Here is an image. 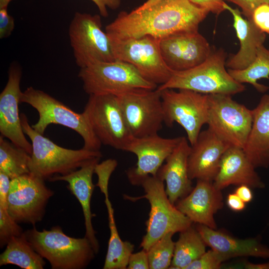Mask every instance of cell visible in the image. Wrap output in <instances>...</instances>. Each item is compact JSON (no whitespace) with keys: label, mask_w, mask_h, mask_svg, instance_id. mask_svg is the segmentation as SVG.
Here are the masks:
<instances>
[{"label":"cell","mask_w":269,"mask_h":269,"mask_svg":"<svg viewBox=\"0 0 269 269\" xmlns=\"http://www.w3.org/2000/svg\"><path fill=\"white\" fill-rule=\"evenodd\" d=\"M83 113L102 144L126 150L134 136L116 95H90Z\"/></svg>","instance_id":"30bf717a"},{"label":"cell","mask_w":269,"mask_h":269,"mask_svg":"<svg viewBox=\"0 0 269 269\" xmlns=\"http://www.w3.org/2000/svg\"><path fill=\"white\" fill-rule=\"evenodd\" d=\"M14 25V18L8 13L7 8H0V38L9 36Z\"/></svg>","instance_id":"e575fe53"},{"label":"cell","mask_w":269,"mask_h":269,"mask_svg":"<svg viewBox=\"0 0 269 269\" xmlns=\"http://www.w3.org/2000/svg\"><path fill=\"white\" fill-rule=\"evenodd\" d=\"M191 145L188 139H182L166 158V163L158 170L156 176L166 182L165 191L170 202L174 204L187 196L193 189L189 177L188 159Z\"/></svg>","instance_id":"44dd1931"},{"label":"cell","mask_w":269,"mask_h":269,"mask_svg":"<svg viewBox=\"0 0 269 269\" xmlns=\"http://www.w3.org/2000/svg\"><path fill=\"white\" fill-rule=\"evenodd\" d=\"M169 232L155 242L147 251L150 269H166L171 266L175 242Z\"/></svg>","instance_id":"4dcf8cb0"},{"label":"cell","mask_w":269,"mask_h":269,"mask_svg":"<svg viewBox=\"0 0 269 269\" xmlns=\"http://www.w3.org/2000/svg\"><path fill=\"white\" fill-rule=\"evenodd\" d=\"M44 181L31 173L11 179L7 209L18 224L34 226L43 218L47 203L54 194Z\"/></svg>","instance_id":"5bb4252c"},{"label":"cell","mask_w":269,"mask_h":269,"mask_svg":"<svg viewBox=\"0 0 269 269\" xmlns=\"http://www.w3.org/2000/svg\"><path fill=\"white\" fill-rule=\"evenodd\" d=\"M209 13L188 0H162L144 9L121 12L106 26L105 31L113 39L145 36L160 39L198 31L200 23Z\"/></svg>","instance_id":"6da1fadb"},{"label":"cell","mask_w":269,"mask_h":269,"mask_svg":"<svg viewBox=\"0 0 269 269\" xmlns=\"http://www.w3.org/2000/svg\"><path fill=\"white\" fill-rule=\"evenodd\" d=\"M12 0H0V8H7Z\"/></svg>","instance_id":"ee69618b"},{"label":"cell","mask_w":269,"mask_h":269,"mask_svg":"<svg viewBox=\"0 0 269 269\" xmlns=\"http://www.w3.org/2000/svg\"><path fill=\"white\" fill-rule=\"evenodd\" d=\"M102 193L105 196V202L108 210L110 231L108 250L103 269H126L134 246L128 241L121 240L116 225L114 209L109 198L108 189L103 190Z\"/></svg>","instance_id":"484cf974"},{"label":"cell","mask_w":269,"mask_h":269,"mask_svg":"<svg viewBox=\"0 0 269 269\" xmlns=\"http://www.w3.org/2000/svg\"><path fill=\"white\" fill-rule=\"evenodd\" d=\"M228 206L232 210L239 212L243 210L246 206L245 203L235 193H230L227 199Z\"/></svg>","instance_id":"ab89813d"},{"label":"cell","mask_w":269,"mask_h":269,"mask_svg":"<svg viewBox=\"0 0 269 269\" xmlns=\"http://www.w3.org/2000/svg\"><path fill=\"white\" fill-rule=\"evenodd\" d=\"M226 54L223 50L212 51L200 64L188 70L173 71L169 80L157 89H187L203 94L233 95L245 90L226 69Z\"/></svg>","instance_id":"277c9868"},{"label":"cell","mask_w":269,"mask_h":269,"mask_svg":"<svg viewBox=\"0 0 269 269\" xmlns=\"http://www.w3.org/2000/svg\"><path fill=\"white\" fill-rule=\"evenodd\" d=\"M68 35L75 62L80 68L116 60L99 15L76 12L69 26Z\"/></svg>","instance_id":"ba28073f"},{"label":"cell","mask_w":269,"mask_h":269,"mask_svg":"<svg viewBox=\"0 0 269 269\" xmlns=\"http://www.w3.org/2000/svg\"><path fill=\"white\" fill-rule=\"evenodd\" d=\"M128 269H148L149 265L147 252L142 249L140 252L132 253L129 260Z\"/></svg>","instance_id":"8d00e7d4"},{"label":"cell","mask_w":269,"mask_h":269,"mask_svg":"<svg viewBox=\"0 0 269 269\" xmlns=\"http://www.w3.org/2000/svg\"><path fill=\"white\" fill-rule=\"evenodd\" d=\"M31 154L0 136V171L10 179L30 173Z\"/></svg>","instance_id":"f1b7e54d"},{"label":"cell","mask_w":269,"mask_h":269,"mask_svg":"<svg viewBox=\"0 0 269 269\" xmlns=\"http://www.w3.org/2000/svg\"><path fill=\"white\" fill-rule=\"evenodd\" d=\"M230 146L209 128L200 132L195 142L191 145L188 157L190 179L213 182L218 172L222 157Z\"/></svg>","instance_id":"ac0fdd59"},{"label":"cell","mask_w":269,"mask_h":269,"mask_svg":"<svg viewBox=\"0 0 269 269\" xmlns=\"http://www.w3.org/2000/svg\"><path fill=\"white\" fill-rule=\"evenodd\" d=\"M238 5L242 9L243 14L246 18L252 20L255 9L259 5L268 3L269 0H226Z\"/></svg>","instance_id":"d590c367"},{"label":"cell","mask_w":269,"mask_h":269,"mask_svg":"<svg viewBox=\"0 0 269 269\" xmlns=\"http://www.w3.org/2000/svg\"><path fill=\"white\" fill-rule=\"evenodd\" d=\"M255 169L243 148L230 146L222 157L213 183L221 190L230 185L245 184L251 188H263L265 185Z\"/></svg>","instance_id":"7402d4cb"},{"label":"cell","mask_w":269,"mask_h":269,"mask_svg":"<svg viewBox=\"0 0 269 269\" xmlns=\"http://www.w3.org/2000/svg\"><path fill=\"white\" fill-rule=\"evenodd\" d=\"M116 96L134 137L158 134L164 123L160 91L157 89L136 90Z\"/></svg>","instance_id":"4fadbf2b"},{"label":"cell","mask_w":269,"mask_h":269,"mask_svg":"<svg viewBox=\"0 0 269 269\" xmlns=\"http://www.w3.org/2000/svg\"><path fill=\"white\" fill-rule=\"evenodd\" d=\"M97 6L100 14L107 17L108 15V8L116 9L121 4V0H91Z\"/></svg>","instance_id":"f35d334b"},{"label":"cell","mask_w":269,"mask_h":269,"mask_svg":"<svg viewBox=\"0 0 269 269\" xmlns=\"http://www.w3.org/2000/svg\"><path fill=\"white\" fill-rule=\"evenodd\" d=\"M231 96L208 95L207 124L230 146L244 148L252 128L253 111L233 100Z\"/></svg>","instance_id":"9c48e42d"},{"label":"cell","mask_w":269,"mask_h":269,"mask_svg":"<svg viewBox=\"0 0 269 269\" xmlns=\"http://www.w3.org/2000/svg\"><path fill=\"white\" fill-rule=\"evenodd\" d=\"M20 118L23 132L31 141L30 173L44 180L57 174H68L91 160L102 156L100 151L84 148L75 150L59 146L36 131L25 114H20Z\"/></svg>","instance_id":"7a4b0ae2"},{"label":"cell","mask_w":269,"mask_h":269,"mask_svg":"<svg viewBox=\"0 0 269 269\" xmlns=\"http://www.w3.org/2000/svg\"><path fill=\"white\" fill-rule=\"evenodd\" d=\"M14 265L23 269H43L44 258L37 253L24 237H13L0 255V266Z\"/></svg>","instance_id":"4316f807"},{"label":"cell","mask_w":269,"mask_h":269,"mask_svg":"<svg viewBox=\"0 0 269 269\" xmlns=\"http://www.w3.org/2000/svg\"><path fill=\"white\" fill-rule=\"evenodd\" d=\"M78 77L89 95L117 96L136 90H154L158 86L143 78L132 64L117 60L97 62L80 68Z\"/></svg>","instance_id":"52a82bcc"},{"label":"cell","mask_w":269,"mask_h":269,"mask_svg":"<svg viewBox=\"0 0 269 269\" xmlns=\"http://www.w3.org/2000/svg\"><path fill=\"white\" fill-rule=\"evenodd\" d=\"M8 74L7 83L0 94V135L31 154L32 144L26 138L19 114V104L22 93L20 89L21 67L13 62Z\"/></svg>","instance_id":"2e32d148"},{"label":"cell","mask_w":269,"mask_h":269,"mask_svg":"<svg viewBox=\"0 0 269 269\" xmlns=\"http://www.w3.org/2000/svg\"><path fill=\"white\" fill-rule=\"evenodd\" d=\"M110 40L115 60L132 64L147 80L159 86L171 78L173 70L167 66L162 58L159 39L145 36Z\"/></svg>","instance_id":"7c38bea8"},{"label":"cell","mask_w":269,"mask_h":269,"mask_svg":"<svg viewBox=\"0 0 269 269\" xmlns=\"http://www.w3.org/2000/svg\"><path fill=\"white\" fill-rule=\"evenodd\" d=\"M164 181L157 176H148L140 184L145 194L139 197L126 195V199L135 201L147 199L150 205L149 218L146 222V233L140 247L147 251L159 239L168 233L183 231L193 222L169 201Z\"/></svg>","instance_id":"5b68a950"},{"label":"cell","mask_w":269,"mask_h":269,"mask_svg":"<svg viewBox=\"0 0 269 269\" xmlns=\"http://www.w3.org/2000/svg\"><path fill=\"white\" fill-rule=\"evenodd\" d=\"M23 235L34 250L49 262L52 269H85L96 255L86 237H70L59 226L41 231L34 226Z\"/></svg>","instance_id":"3957f363"},{"label":"cell","mask_w":269,"mask_h":269,"mask_svg":"<svg viewBox=\"0 0 269 269\" xmlns=\"http://www.w3.org/2000/svg\"><path fill=\"white\" fill-rule=\"evenodd\" d=\"M228 260L226 257L211 249L191 263L186 269H218Z\"/></svg>","instance_id":"d6a6232c"},{"label":"cell","mask_w":269,"mask_h":269,"mask_svg":"<svg viewBox=\"0 0 269 269\" xmlns=\"http://www.w3.org/2000/svg\"><path fill=\"white\" fill-rule=\"evenodd\" d=\"M235 193L246 203L251 202L253 197L251 187L242 184L235 190Z\"/></svg>","instance_id":"60d3db41"},{"label":"cell","mask_w":269,"mask_h":269,"mask_svg":"<svg viewBox=\"0 0 269 269\" xmlns=\"http://www.w3.org/2000/svg\"><path fill=\"white\" fill-rule=\"evenodd\" d=\"M192 3L208 10L209 12L219 15L226 9L223 0H188Z\"/></svg>","instance_id":"74e56055"},{"label":"cell","mask_w":269,"mask_h":269,"mask_svg":"<svg viewBox=\"0 0 269 269\" xmlns=\"http://www.w3.org/2000/svg\"><path fill=\"white\" fill-rule=\"evenodd\" d=\"M20 103L30 105L38 113V121L31 126L39 133L43 134L49 125H60L73 130L82 137L83 148L100 151L102 144L83 113L75 112L47 93L32 87L22 92Z\"/></svg>","instance_id":"8992f818"},{"label":"cell","mask_w":269,"mask_h":269,"mask_svg":"<svg viewBox=\"0 0 269 269\" xmlns=\"http://www.w3.org/2000/svg\"><path fill=\"white\" fill-rule=\"evenodd\" d=\"M253 120L243 148L255 167L269 166V94L263 95L253 110Z\"/></svg>","instance_id":"d4e9b609"},{"label":"cell","mask_w":269,"mask_h":269,"mask_svg":"<svg viewBox=\"0 0 269 269\" xmlns=\"http://www.w3.org/2000/svg\"><path fill=\"white\" fill-rule=\"evenodd\" d=\"M162 58L173 71H183L203 63L212 52L198 31L171 35L159 39Z\"/></svg>","instance_id":"e0dca14e"},{"label":"cell","mask_w":269,"mask_h":269,"mask_svg":"<svg viewBox=\"0 0 269 269\" xmlns=\"http://www.w3.org/2000/svg\"><path fill=\"white\" fill-rule=\"evenodd\" d=\"M230 75L237 81L242 84H250L259 92L265 93L269 87L260 84L258 80L262 78L269 79V49L264 44L257 50L256 57L254 61L246 68L243 70H228Z\"/></svg>","instance_id":"f546056e"},{"label":"cell","mask_w":269,"mask_h":269,"mask_svg":"<svg viewBox=\"0 0 269 269\" xmlns=\"http://www.w3.org/2000/svg\"><path fill=\"white\" fill-rule=\"evenodd\" d=\"M221 190L211 181L197 180L192 191L177 202L176 207L193 223L216 229L215 214L223 206Z\"/></svg>","instance_id":"d6986e66"},{"label":"cell","mask_w":269,"mask_h":269,"mask_svg":"<svg viewBox=\"0 0 269 269\" xmlns=\"http://www.w3.org/2000/svg\"><path fill=\"white\" fill-rule=\"evenodd\" d=\"M160 91L164 123L169 127L174 123L179 124L193 145L202 127L207 124L208 95L187 89H165Z\"/></svg>","instance_id":"8fae6325"},{"label":"cell","mask_w":269,"mask_h":269,"mask_svg":"<svg viewBox=\"0 0 269 269\" xmlns=\"http://www.w3.org/2000/svg\"><path fill=\"white\" fill-rule=\"evenodd\" d=\"M101 158L93 159L78 169L64 175H57L48 181H64L68 183V189L76 197L82 208L85 220V235L97 254L99 251V241L96 237L92 218L91 200L95 185L92 181L95 168Z\"/></svg>","instance_id":"ffe728a7"},{"label":"cell","mask_w":269,"mask_h":269,"mask_svg":"<svg viewBox=\"0 0 269 269\" xmlns=\"http://www.w3.org/2000/svg\"><path fill=\"white\" fill-rule=\"evenodd\" d=\"M182 137L164 138L158 134L142 137H133L125 150L134 154L137 159L136 165L129 168L126 172L131 184L140 185L148 176H156L162 163Z\"/></svg>","instance_id":"9a60e30c"},{"label":"cell","mask_w":269,"mask_h":269,"mask_svg":"<svg viewBox=\"0 0 269 269\" xmlns=\"http://www.w3.org/2000/svg\"><path fill=\"white\" fill-rule=\"evenodd\" d=\"M8 188L0 189V247L6 246L10 239L23 233L22 228L10 216L7 209Z\"/></svg>","instance_id":"1f68e13d"},{"label":"cell","mask_w":269,"mask_h":269,"mask_svg":"<svg viewBox=\"0 0 269 269\" xmlns=\"http://www.w3.org/2000/svg\"><path fill=\"white\" fill-rule=\"evenodd\" d=\"M244 267L247 269H269V262L262 264L246 262L244 264Z\"/></svg>","instance_id":"b9f144b4"},{"label":"cell","mask_w":269,"mask_h":269,"mask_svg":"<svg viewBox=\"0 0 269 269\" xmlns=\"http://www.w3.org/2000/svg\"><path fill=\"white\" fill-rule=\"evenodd\" d=\"M224 7L233 15V26L240 43L239 50L229 58L226 65L229 69L243 70L255 60L258 47L265 41L266 34L255 25L252 20L244 18L238 8H233L226 3Z\"/></svg>","instance_id":"cb8c5ba5"},{"label":"cell","mask_w":269,"mask_h":269,"mask_svg":"<svg viewBox=\"0 0 269 269\" xmlns=\"http://www.w3.org/2000/svg\"><path fill=\"white\" fill-rule=\"evenodd\" d=\"M206 246L200 233L192 226L180 232L169 269H186L206 252Z\"/></svg>","instance_id":"83f0119b"},{"label":"cell","mask_w":269,"mask_h":269,"mask_svg":"<svg viewBox=\"0 0 269 269\" xmlns=\"http://www.w3.org/2000/svg\"><path fill=\"white\" fill-rule=\"evenodd\" d=\"M196 228L206 245L228 259L238 257L269 258V247L258 239H238L201 224H198Z\"/></svg>","instance_id":"603a6c76"},{"label":"cell","mask_w":269,"mask_h":269,"mask_svg":"<svg viewBox=\"0 0 269 269\" xmlns=\"http://www.w3.org/2000/svg\"><path fill=\"white\" fill-rule=\"evenodd\" d=\"M252 20L260 30L269 34V3L258 6L253 12Z\"/></svg>","instance_id":"836d02e7"},{"label":"cell","mask_w":269,"mask_h":269,"mask_svg":"<svg viewBox=\"0 0 269 269\" xmlns=\"http://www.w3.org/2000/svg\"><path fill=\"white\" fill-rule=\"evenodd\" d=\"M162 0H147L142 4L135 8V10H141L147 8L150 5L160 1Z\"/></svg>","instance_id":"7bdbcfd3"}]
</instances>
